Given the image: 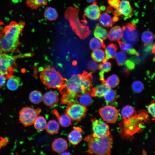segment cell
Returning a JSON list of instances; mask_svg holds the SVG:
<instances>
[{"label": "cell", "mask_w": 155, "mask_h": 155, "mask_svg": "<svg viewBox=\"0 0 155 155\" xmlns=\"http://www.w3.org/2000/svg\"><path fill=\"white\" fill-rule=\"evenodd\" d=\"M92 76L84 71L82 74H74L67 81L64 86L59 90L62 95L61 104L76 102L81 95L90 92L93 88Z\"/></svg>", "instance_id": "obj_1"}, {"label": "cell", "mask_w": 155, "mask_h": 155, "mask_svg": "<svg viewBox=\"0 0 155 155\" xmlns=\"http://www.w3.org/2000/svg\"><path fill=\"white\" fill-rule=\"evenodd\" d=\"M25 25L22 20L18 22L12 21L0 30V53L18 52L20 44V37Z\"/></svg>", "instance_id": "obj_2"}, {"label": "cell", "mask_w": 155, "mask_h": 155, "mask_svg": "<svg viewBox=\"0 0 155 155\" xmlns=\"http://www.w3.org/2000/svg\"><path fill=\"white\" fill-rule=\"evenodd\" d=\"M121 125V133L126 137L133 136L135 133L142 131L144 127L145 123L149 121L148 115L144 110L136 112L129 118L123 120Z\"/></svg>", "instance_id": "obj_3"}, {"label": "cell", "mask_w": 155, "mask_h": 155, "mask_svg": "<svg viewBox=\"0 0 155 155\" xmlns=\"http://www.w3.org/2000/svg\"><path fill=\"white\" fill-rule=\"evenodd\" d=\"M84 140L88 144L89 154L99 155H110L112 148L113 138L111 134L103 137H98L92 134L86 137Z\"/></svg>", "instance_id": "obj_4"}, {"label": "cell", "mask_w": 155, "mask_h": 155, "mask_svg": "<svg viewBox=\"0 0 155 155\" xmlns=\"http://www.w3.org/2000/svg\"><path fill=\"white\" fill-rule=\"evenodd\" d=\"M79 11V8L69 7L65 11L64 16L75 33L81 39H85L90 35L91 30L88 26L81 23L78 17Z\"/></svg>", "instance_id": "obj_5"}, {"label": "cell", "mask_w": 155, "mask_h": 155, "mask_svg": "<svg viewBox=\"0 0 155 155\" xmlns=\"http://www.w3.org/2000/svg\"><path fill=\"white\" fill-rule=\"evenodd\" d=\"M40 77L47 88H57L58 90L64 86L66 81L59 72L50 66L42 69Z\"/></svg>", "instance_id": "obj_6"}, {"label": "cell", "mask_w": 155, "mask_h": 155, "mask_svg": "<svg viewBox=\"0 0 155 155\" xmlns=\"http://www.w3.org/2000/svg\"><path fill=\"white\" fill-rule=\"evenodd\" d=\"M16 58L5 53H0V74L8 79L13 75L17 67Z\"/></svg>", "instance_id": "obj_7"}, {"label": "cell", "mask_w": 155, "mask_h": 155, "mask_svg": "<svg viewBox=\"0 0 155 155\" xmlns=\"http://www.w3.org/2000/svg\"><path fill=\"white\" fill-rule=\"evenodd\" d=\"M41 111L40 108L35 109L28 106L23 107L19 113L20 123L25 126L32 125Z\"/></svg>", "instance_id": "obj_8"}, {"label": "cell", "mask_w": 155, "mask_h": 155, "mask_svg": "<svg viewBox=\"0 0 155 155\" xmlns=\"http://www.w3.org/2000/svg\"><path fill=\"white\" fill-rule=\"evenodd\" d=\"M88 110L86 107L77 102H73L68 104L65 113L71 120L80 121L85 117Z\"/></svg>", "instance_id": "obj_9"}, {"label": "cell", "mask_w": 155, "mask_h": 155, "mask_svg": "<svg viewBox=\"0 0 155 155\" xmlns=\"http://www.w3.org/2000/svg\"><path fill=\"white\" fill-rule=\"evenodd\" d=\"M122 29L121 38L123 41L132 45L135 44L139 36L136 26L132 23H128L122 27Z\"/></svg>", "instance_id": "obj_10"}, {"label": "cell", "mask_w": 155, "mask_h": 155, "mask_svg": "<svg viewBox=\"0 0 155 155\" xmlns=\"http://www.w3.org/2000/svg\"><path fill=\"white\" fill-rule=\"evenodd\" d=\"M99 113L102 119L107 123L116 122L119 117V111L114 106H106L100 108Z\"/></svg>", "instance_id": "obj_11"}, {"label": "cell", "mask_w": 155, "mask_h": 155, "mask_svg": "<svg viewBox=\"0 0 155 155\" xmlns=\"http://www.w3.org/2000/svg\"><path fill=\"white\" fill-rule=\"evenodd\" d=\"M92 134L98 137H107L111 134L108 125L100 119L91 120Z\"/></svg>", "instance_id": "obj_12"}, {"label": "cell", "mask_w": 155, "mask_h": 155, "mask_svg": "<svg viewBox=\"0 0 155 155\" xmlns=\"http://www.w3.org/2000/svg\"><path fill=\"white\" fill-rule=\"evenodd\" d=\"M84 12V16L93 20L98 19L101 14L100 9L95 2L86 7Z\"/></svg>", "instance_id": "obj_13"}, {"label": "cell", "mask_w": 155, "mask_h": 155, "mask_svg": "<svg viewBox=\"0 0 155 155\" xmlns=\"http://www.w3.org/2000/svg\"><path fill=\"white\" fill-rule=\"evenodd\" d=\"M116 9L119 16L121 15L123 16L125 19L131 17L133 15V8L131 7L129 2L127 0L121 1L119 7Z\"/></svg>", "instance_id": "obj_14"}, {"label": "cell", "mask_w": 155, "mask_h": 155, "mask_svg": "<svg viewBox=\"0 0 155 155\" xmlns=\"http://www.w3.org/2000/svg\"><path fill=\"white\" fill-rule=\"evenodd\" d=\"M82 129L78 127H74L73 130L69 134L68 139L70 143L73 145L79 144L82 139Z\"/></svg>", "instance_id": "obj_15"}, {"label": "cell", "mask_w": 155, "mask_h": 155, "mask_svg": "<svg viewBox=\"0 0 155 155\" xmlns=\"http://www.w3.org/2000/svg\"><path fill=\"white\" fill-rule=\"evenodd\" d=\"M42 100L45 105L48 106H53L58 103L59 98L56 92L50 91L43 95Z\"/></svg>", "instance_id": "obj_16"}, {"label": "cell", "mask_w": 155, "mask_h": 155, "mask_svg": "<svg viewBox=\"0 0 155 155\" xmlns=\"http://www.w3.org/2000/svg\"><path fill=\"white\" fill-rule=\"evenodd\" d=\"M52 150L58 153L65 152L68 148V144L66 140L62 138L55 139L52 144Z\"/></svg>", "instance_id": "obj_17"}, {"label": "cell", "mask_w": 155, "mask_h": 155, "mask_svg": "<svg viewBox=\"0 0 155 155\" xmlns=\"http://www.w3.org/2000/svg\"><path fill=\"white\" fill-rule=\"evenodd\" d=\"M122 34V28L119 26H115L111 28L108 37L111 41L119 40L121 38Z\"/></svg>", "instance_id": "obj_18"}, {"label": "cell", "mask_w": 155, "mask_h": 155, "mask_svg": "<svg viewBox=\"0 0 155 155\" xmlns=\"http://www.w3.org/2000/svg\"><path fill=\"white\" fill-rule=\"evenodd\" d=\"M52 113L56 117L59 124L62 127H67L71 125V120L66 114L60 115L55 109L52 110Z\"/></svg>", "instance_id": "obj_19"}, {"label": "cell", "mask_w": 155, "mask_h": 155, "mask_svg": "<svg viewBox=\"0 0 155 155\" xmlns=\"http://www.w3.org/2000/svg\"><path fill=\"white\" fill-rule=\"evenodd\" d=\"M7 79L6 86L7 88L11 90H16L21 84V79L19 77L13 75Z\"/></svg>", "instance_id": "obj_20"}, {"label": "cell", "mask_w": 155, "mask_h": 155, "mask_svg": "<svg viewBox=\"0 0 155 155\" xmlns=\"http://www.w3.org/2000/svg\"><path fill=\"white\" fill-rule=\"evenodd\" d=\"M118 42L120 48L123 51L131 55L139 56V53L131 44L119 40Z\"/></svg>", "instance_id": "obj_21"}, {"label": "cell", "mask_w": 155, "mask_h": 155, "mask_svg": "<svg viewBox=\"0 0 155 155\" xmlns=\"http://www.w3.org/2000/svg\"><path fill=\"white\" fill-rule=\"evenodd\" d=\"M100 24L102 26L108 28L113 26V22L111 16L107 11H104L101 15L99 18Z\"/></svg>", "instance_id": "obj_22"}, {"label": "cell", "mask_w": 155, "mask_h": 155, "mask_svg": "<svg viewBox=\"0 0 155 155\" xmlns=\"http://www.w3.org/2000/svg\"><path fill=\"white\" fill-rule=\"evenodd\" d=\"M108 89V88L104 84L98 85L94 88H93L89 94L93 97H102L103 96L104 93Z\"/></svg>", "instance_id": "obj_23"}, {"label": "cell", "mask_w": 155, "mask_h": 155, "mask_svg": "<svg viewBox=\"0 0 155 155\" xmlns=\"http://www.w3.org/2000/svg\"><path fill=\"white\" fill-rule=\"evenodd\" d=\"M98 65V68L100 70L99 75L100 80L103 82L104 79V73L111 70V63L107 60H104Z\"/></svg>", "instance_id": "obj_24"}, {"label": "cell", "mask_w": 155, "mask_h": 155, "mask_svg": "<svg viewBox=\"0 0 155 155\" xmlns=\"http://www.w3.org/2000/svg\"><path fill=\"white\" fill-rule=\"evenodd\" d=\"M94 34L95 37L103 41L108 37V33L106 29L97 24L94 31Z\"/></svg>", "instance_id": "obj_25"}, {"label": "cell", "mask_w": 155, "mask_h": 155, "mask_svg": "<svg viewBox=\"0 0 155 155\" xmlns=\"http://www.w3.org/2000/svg\"><path fill=\"white\" fill-rule=\"evenodd\" d=\"M119 79L118 76L113 74L108 77L103 83L108 88H112L116 87L119 84Z\"/></svg>", "instance_id": "obj_26"}, {"label": "cell", "mask_w": 155, "mask_h": 155, "mask_svg": "<svg viewBox=\"0 0 155 155\" xmlns=\"http://www.w3.org/2000/svg\"><path fill=\"white\" fill-rule=\"evenodd\" d=\"M59 128L58 123L55 120L49 121L47 124L46 128L47 133L51 135L58 133Z\"/></svg>", "instance_id": "obj_27"}, {"label": "cell", "mask_w": 155, "mask_h": 155, "mask_svg": "<svg viewBox=\"0 0 155 155\" xmlns=\"http://www.w3.org/2000/svg\"><path fill=\"white\" fill-rule=\"evenodd\" d=\"M104 49L106 60H107L115 57L117 50V46L115 44H110L105 47Z\"/></svg>", "instance_id": "obj_28"}, {"label": "cell", "mask_w": 155, "mask_h": 155, "mask_svg": "<svg viewBox=\"0 0 155 155\" xmlns=\"http://www.w3.org/2000/svg\"><path fill=\"white\" fill-rule=\"evenodd\" d=\"M44 15L47 20L51 21H54L58 18V14L56 10L54 8L49 7L45 9Z\"/></svg>", "instance_id": "obj_29"}, {"label": "cell", "mask_w": 155, "mask_h": 155, "mask_svg": "<svg viewBox=\"0 0 155 155\" xmlns=\"http://www.w3.org/2000/svg\"><path fill=\"white\" fill-rule=\"evenodd\" d=\"M91 57L96 62H102L105 60V52L100 49L94 50L91 53Z\"/></svg>", "instance_id": "obj_30"}, {"label": "cell", "mask_w": 155, "mask_h": 155, "mask_svg": "<svg viewBox=\"0 0 155 155\" xmlns=\"http://www.w3.org/2000/svg\"><path fill=\"white\" fill-rule=\"evenodd\" d=\"M48 0H26L27 5L32 9H36L46 5Z\"/></svg>", "instance_id": "obj_31"}, {"label": "cell", "mask_w": 155, "mask_h": 155, "mask_svg": "<svg viewBox=\"0 0 155 155\" xmlns=\"http://www.w3.org/2000/svg\"><path fill=\"white\" fill-rule=\"evenodd\" d=\"M91 96L88 93L82 94L78 98L77 102L86 107L90 106L92 102Z\"/></svg>", "instance_id": "obj_32"}, {"label": "cell", "mask_w": 155, "mask_h": 155, "mask_svg": "<svg viewBox=\"0 0 155 155\" xmlns=\"http://www.w3.org/2000/svg\"><path fill=\"white\" fill-rule=\"evenodd\" d=\"M135 108L129 105H127L122 108L121 114L123 120L126 119L133 115L136 113Z\"/></svg>", "instance_id": "obj_33"}, {"label": "cell", "mask_w": 155, "mask_h": 155, "mask_svg": "<svg viewBox=\"0 0 155 155\" xmlns=\"http://www.w3.org/2000/svg\"><path fill=\"white\" fill-rule=\"evenodd\" d=\"M29 98L31 102L35 104H38L42 100V95L40 91L36 90H34L30 93Z\"/></svg>", "instance_id": "obj_34"}, {"label": "cell", "mask_w": 155, "mask_h": 155, "mask_svg": "<svg viewBox=\"0 0 155 155\" xmlns=\"http://www.w3.org/2000/svg\"><path fill=\"white\" fill-rule=\"evenodd\" d=\"M34 128L36 130L42 131L46 129L47 123L46 119L41 116H38L34 123Z\"/></svg>", "instance_id": "obj_35"}, {"label": "cell", "mask_w": 155, "mask_h": 155, "mask_svg": "<svg viewBox=\"0 0 155 155\" xmlns=\"http://www.w3.org/2000/svg\"><path fill=\"white\" fill-rule=\"evenodd\" d=\"M89 46L90 49L93 50L101 48H104L105 47L103 41L95 37L92 38L90 40L89 43Z\"/></svg>", "instance_id": "obj_36"}, {"label": "cell", "mask_w": 155, "mask_h": 155, "mask_svg": "<svg viewBox=\"0 0 155 155\" xmlns=\"http://www.w3.org/2000/svg\"><path fill=\"white\" fill-rule=\"evenodd\" d=\"M154 39V36L153 33L149 31L144 32L141 36L142 41L146 45L152 43Z\"/></svg>", "instance_id": "obj_37"}, {"label": "cell", "mask_w": 155, "mask_h": 155, "mask_svg": "<svg viewBox=\"0 0 155 155\" xmlns=\"http://www.w3.org/2000/svg\"><path fill=\"white\" fill-rule=\"evenodd\" d=\"M103 96L106 101L111 102L116 100L117 94L115 90L111 88H108L105 92Z\"/></svg>", "instance_id": "obj_38"}, {"label": "cell", "mask_w": 155, "mask_h": 155, "mask_svg": "<svg viewBox=\"0 0 155 155\" xmlns=\"http://www.w3.org/2000/svg\"><path fill=\"white\" fill-rule=\"evenodd\" d=\"M115 57L117 64L120 66L124 65L127 60L126 55L123 51H120L117 53Z\"/></svg>", "instance_id": "obj_39"}, {"label": "cell", "mask_w": 155, "mask_h": 155, "mask_svg": "<svg viewBox=\"0 0 155 155\" xmlns=\"http://www.w3.org/2000/svg\"><path fill=\"white\" fill-rule=\"evenodd\" d=\"M144 88L143 83L139 80H135L132 84V89L135 93H140L141 92L144 90Z\"/></svg>", "instance_id": "obj_40"}, {"label": "cell", "mask_w": 155, "mask_h": 155, "mask_svg": "<svg viewBox=\"0 0 155 155\" xmlns=\"http://www.w3.org/2000/svg\"><path fill=\"white\" fill-rule=\"evenodd\" d=\"M155 101L154 100L152 101L151 103L148 106L147 109L148 113L153 117L152 120H155Z\"/></svg>", "instance_id": "obj_41"}, {"label": "cell", "mask_w": 155, "mask_h": 155, "mask_svg": "<svg viewBox=\"0 0 155 155\" xmlns=\"http://www.w3.org/2000/svg\"><path fill=\"white\" fill-rule=\"evenodd\" d=\"M89 69L92 71H95L98 68V64L94 61H91L88 64Z\"/></svg>", "instance_id": "obj_42"}, {"label": "cell", "mask_w": 155, "mask_h": 155, "mask_svg": "<svg viewBox=\"0 0 155 155\" xmlns=\"http://www.w3.org/2000/svg\"><path fill=\"white\" fill-rule=\"evenodd\" d=\"M121 2L120 0H108V2L112 7L115 9L119 7Z\"/></svg>", "instance_id": "obj_43"}, {"label": "cell", "mask_w": 155, "mask_h": 155, "mask_svg": "<svg viewBox=\"0 0 155 155\" xmlns=\"http://www.w3.org/2000/svg\"><path fill=\"white\" fill-rule=\"evenodd\" d=\"M124 64L129 70L134 69L135 67L134 62L131 59L126 60Z\"/></svg>", "instance_id": "obj_44"}, {"label": "cell", "mask_w": 155, "mask_h": 155, "mask_svg": "<svg viewBox=\"0 0 155 155\" xmlns=\"http://www.w3.org/2000/svg\"><path fill=\"white\" fill-rule=\"evenodd\" d=\"M7 139L1 137L0 139V148L5 146L8 143Z\"/></svg>", "instance_id": "obj_45"}, {"label": "cell", "mask_w": 155, "mask_h": 155, "mask_svg": "<svg viewBox=\"0 0 155 155\" xmlns=\"http://www.w3.org/2000/svg\"><path fill=\"white\" fill-rule=\"evenodd\" d=\"M7 79L4 76L0 74V88H2L5 85Z\"/></svg>", "instance_id": "obj_46"}, {"label": "cell", "mask_w": 155, "mask_h": 155, "mask_svg": "<svg viewBox=\"0 0 155 155\" xmlns=\"http://www.w3.org/2000/svg\"><path fill=\"white\" fill-rule=\"evenodd\" d=\"M123 72L125 74H128L129 72V70L125 66H124L123 68Z\"/></svg>", "instance_id": "obj_47"}, {"label": "cell", "mask_w": 155, "mask_h": 155, "mask_svg": "<svg viewBox=\"0 0 155 155\" xmlns=\"http://www.w3.org/2000/svg\"><path fill=\"white\" fill-rule=\"evenodd\" d=\"M113 22L115 23L118 21L119 20V18L118 16H114L113 18H112Z\"/></svg>", "instance_id": "obj_48"}, {"label": "cell", "mask_w": 155, "mask_h": 155, "mask_svg": "<svg viewBox=\"0 0 155 155\" xmlns=\"http://www.w3.org/2000/svg\"><path fill=\"white\" fill-rule=\"evenodd\" d=\"M61 155H70L71 154L70 153L67 152H63L60 153Z\"/></svg>", "instance_id": "obj_49"}, {"label": "cell", "mask_w": 155, "mask_h": 155, "mask_svg": "<svg viewBox=\"0 0 155 155\" xmlns=\"http://www.w3.org/2000/svg\"><path fill=\"white\" fill-rule=\"evenodd\" d=\"M86 1L89 3H92L94 2H95L96 0H86Z\"/></svg>", "instance_id": "obj_50"}]
</instances>
